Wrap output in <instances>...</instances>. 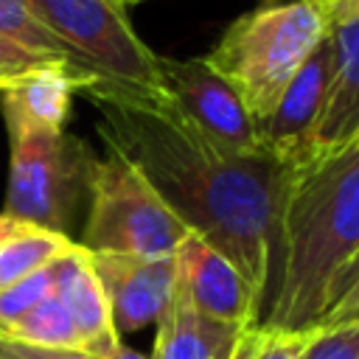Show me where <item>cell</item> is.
<instances>
[{
  "label": "cell",
  "instance_id": "obj_10",
  "mask_svg": "<svg viewBox=\"0 0 359 359\" xmlns=\"http://www.w3.org/2000/svg\"><path fill=\"white\" fill-rule=\"evenodd\" d=\"M90 264L104 289L112 328L123 334L154 325L174 292V255L168 258H135V255H93Z\"/></svg>",
  "mask_w": 359,
  "mask_h": 359
},
{
  "label": "cell",
  "instance_id": "obj_27",
  "mask_svg": "<svg viewBox=\"0 0 359 359\" xmlns=\"http://www.w3.org/2000/svg\"><path fill=\"white\" fill-rule=\"evenodd\" d=\"M17 224H20L17 219H11V216H6V213L0 210V241H3V238H6V236H8V233L17 227Z\"/></svg>",
  "mask_w": 359,
  "mask_h": 359
},
{
  "label": "cell",
  "instance_id": "obj_13",
  "mask_svg": "<svg viewBox=\"0 0 359 359\" xmlns=\"http://www.w3.org/2000/svg\"><path fill=\"white\" fill-rule=\"evenodd\" d=\"M53 294L67 309L81 351L101 359L121 342V337L112 328L104 289L90 264V252L79 244H73L65 255L53 261Z\"/></svg>",
  "mask_w": 359,
  "mask_h": 359
},
{
  "label": "cell",
  "instance_id": "obj_2",
  "mask_svg": "<svg viewBox=\"0 0 359 359\" xmlns=\"http://www.w3.org/2000/svg\"><path fill=\"white\" fill-rule=\"evenodd\" d=\"M359 250V143L292 177L280 216V275L261 325L317 328Z\"/></svg>",
  "mask_w": 359,
  "mask_h": 359
},
{
  "label": "cell",
  "instance_id": "obj_5",
  "mask_svg": "<svg viewBox=\"0 0 359 359\" xmlns=\"http://www.w3.org/2000/svg\"><path fill=\"white\" fill-rule=\"evenodd\" d=\"M191 236L151 182L123 154L107 149L90 180V202L76 244L93 255L168 258Z\"/></svg>",
  "mask_w": 359,
  "mask_h": 359
},
{
  "label": "cell",
  "instance_id": "obj_9",
  "mask_svg": "<svg viewBox=\"0 0 359 359\" xmlns=\"http://www.w3.org/2000/svg\"><path fill=\"white\" fill-rule=\"evenodd\" d=\"M174 266L177 283L199 314L236 328L261 325V306L244 275L205 238L185 236L174 252Z\"/></svg>",
  "mask_w": 359,
  "mask_h": 359
},
{
  "label": "cell",
  "instance_id": "obj_7",
  "mask_svg": "<svg viewBox=\"0 0 359 359\" xmlns=\"http://www.w3.org/2000/svg\"><path fill=\"white\" fill-rule=\"evenodd\" d=\"M160 73L174 109L208 140L233 154H264L258 123L233 87L202 56H160Z\"/></svg>",
  "mask_w": 359,
  "mask_h": 359
},
{
  "label": "cell",
  "instance_id": "obj_17",
  "mask_svg": "<svg viewBox=\"0 0 359 359\" xmlns=\"http://www.w3.org/2000/svg\"><path fill=\"white\" fill-rule=\"evenodd\" d=\"M0 34L8 36L11 42L28 48L31 53H39L42 59L50 62H65L73 67V62L67 59L65 48L42 28V22L34 17L31 3L28 0H0ZM76 70V67H73ZM87 81V79H84ZM87 90V87H84ZM81 90V93H84Z\"/></svg>",
  "mask_w": 359,
  "mask_h": 359
},
{
  "label": "cell",
  "instance_id": "obj_4",
  "mask_svg": "<svg viewBox=\"0 0 359 359\" xmlns=\"http://www.w3.org/2000/svg\"><path fill=\"white\" fill-rule=\"evenodd\" d=\"M325 34L328 17L320 3L261 6L236 17L202 59L261 123Z\"/></svg>",
  "mask_w": 359,
  "mask_h": 359
},
{
  "label": "cell",
  "instance_id": "obj_8",
  "mask_svg": "<svg viewBox=\"0 0 359 359\" xmlns=\"http://www.w3.org/2000/svg\"><path fill=\"white\" fill-rule=\"evenodd\" d=\"M331 67L334 53L331 36L325 34V39L314 48V53L286 84L272 112L258 123L264 154L289 168L292 177L314 165V135L325 109Z\"/></svg>",
  "mask_w": 359,
  "mask_h": 359
},
{
  "label": "cell",
  "instance_id": "obj_12",
  "mask_svg": "<svg viewBox=\"0 0 359 359\" xmlns=\"http://www.w3.org/2000/svg\"><path fill=\"white\" fill-rule=\"evenodd\" d=\"M328 36L334 67L314 135V163L348 149L359 132V17L328 25Z\"/></svg>",
  "mask_w": 359,
  "mask_h": 359
},
{
  "label": "cell",
  "instance_id": "obj_32",
  "mask_svg": "<svg viewBox=\"0 0 359 359\" xmlns=\"http://www.w3.org/2000/svg\"><path fill=\"white\" fill-rule=\"evenodd\" d=\"M353 143H359V132H356V137H353ZM353 143H351V146H353Z\"/></svg>",
  "mask_w": 359,
  "mask_h": 359
},
{
  "label": "cell",
  "instance_id": "obj_29",
  "mask_svg": "<svg viewBox=\"0 0 359 359\" xmlns=\"http://www.w3.org/2000/svg\"><path fill=\"white\" fill-rule=\"evenodd\" d=\"M115 3H121V6H126V8H129V6H132V3H137V0H115Z\"/></svg>",
  "mask_w": 359,
  "mask_h": 359
},
{
  "label": "cell",
  "instance_id": "obj_26",
  "mask_svg": "<svg viewBox=\"0 0 359 359\" xmlns=\"http://www.w3.org/2000/svg\"><path fill=\"white\" fill-rule=\"evenodd\" d=\"M252 331H255V325L244 331L241 345H238V351H236V359H250V356H252Z\"/></svg>",
  "mask_w": 359,
  "mask_h": 359
},
{
  "label": "cell",
  "instance_id": "obj_33",
  "mask_svg": "<svg viewBox=\"0 0 359 359\" xmlns=\"http://www.w3.org/2000/svg\"><path fill=\"white\" fill-rule=\"evenodd\" d=\"M137 3H140V0H137Z\"/></svg>",
  "mask_w": 359,
  "mask_h": 359
},
{
  "label": "cell",
  "instance_id": "obj_18",
  "mask_svg": "<svg viewBox=\"0 0 359 359\" xmlns=\"http://www.w3.org/2000/svg\"><path fill=\"white\" fill-rule=\"evenodd\" d=\"M48 294H53V264L22 278L20 283L8 286L0 292V339L8 334V328L25 314L31 311L39 300H45Z\"/></svg>",
  "mask_w": 359,
  "mask_h": 359
},
{
  "label": "cell",
  "instance_id": "obj_6",
  "mask_svg": "<svg viewBox=\"0 0 359 359\" xmlns=\"http://www.w3.org/2000/svg\"><path fill=\"white\" fill-rule=\"evenodd\" d=\"M95 163L98 154L67 132L8 135L3 213L22 224L56 230L73 238L79 213H87Z\"/></svg>",
  "mask_w": 359,
  "mask_h": 359
},
{
  "label": "cell",
  "instance_id": "obj_14",
  "mask_svg": "<svg viewBox=\"0 0 359 359\" xmlns=\"http://www.w3.org/2000/svg\"><path fill=\"white\" fill-rule=\"evenodd\" d=\"M151 359H236L247 328L216 323L199 314L174 278L168 306L157 317Z\"/></svg>",
  "mask_w": 359,
  "mask_h": 359
},
{
  "label": "cell",
  "instance_id": "obj_21",
  "mask_svg": "<svg viewBox=\"0 0 359 359\" xmlns=\"http://www.w3.org/2000/svg\"><path fill=\"white\" fill-rule=\"evenodd\" d=\"M39 62H50V59H42L39 53H31L28 48L11 42L8 36L0 34V73L3 76H14V73H22Z\"/></svg>",
  "mask_w": 359,
  "mask_h": 359
},
{
  "label": "cell",
  "instance_id": "obj_22",
  "mask_svg": "<svg viewBox=\"0 0 359 359\" xmlns=\"http://www.w3.org/2000/svg\"><path fill=\"white\" fill-rule=\"evenodd\" d=\"M345 320H359V283H353L323 317L320 325H331V323H345Z\"/></svg>",
  "mask_w": 359,
  "mask_h": 359
},
{
  "label": "cell",
  "instance_id": "obj_19",
  "mask_svg": "<svg viewBox=\"0 0 359 359\" xmlns=\"http://www.w3.org/2000/svg\"><path fill=\"white\" fill-rule=\"evenodd\" d=\"M303 359H359V320L317 325Z\"/></svg>",
  "mask_w": 359,
  "mask_h": 359
},
{
  "label": "cell",
  "instance_id": "obj_31",
  "mask_svg": "<svg viewBox=\"0 0 359 359\" xmlns=\"http://www.w3.org/2000/svg\"><path fill=\"white\" fill-rule=\"evenodd\" d=\"M6 81H8V76H3V73H0V90H3V84H6Z\"/></svg>",
  "mask_w": 359,
  "mask_h": 359
},
{
  "label": "cell",
  "instance_id": "obj_24",
  "mask_svg": "<svg viewBox=\"0 0 359 359\" xmlns=\"http://www.w3.org/2000/svg\"><path fill=\"white\" fill-rule=\"evenodd\" d=\"M320 6H323V11H325V17H328V25L359 17V0H325V3H320Z\"/></svg>",
  "mask_w": 359,
  "mask_h": 359
},
{
  "label": "cell",
  "instance_id": "obj_25",
  "mask_svg": "<svg viewBox=\"0 0 359 359\" xmlns=\"http://www.w3.org/2000/svg\"><path fill=\"white\" fill-rule=\"evenodd\" d=\"M101 359H151V356H146V353H137L135 348H129L123 339L109 351V353H104Z\"/></svg>",
  "mask_w": 359,
  "mask_h": 359
},
{
  "label": "cell",
  "instance_id": "obj_20",
  "mask_svg": "<svg viewBox=\"0 0 359 359\" xmlns=\"http://www.w3.org/2000/svg\"><path fill=\"white\" fill-rule=\"evenodd\" d=\"M311 331L314 328L286 331V328L255 325V331H252V356L250 359H303Z\"/></svg>",
  "mask_w": 359,
  "mask_h": 359
},
{
  "label": "cell",
  "instance_id": "obj_16",
  "mask_svg": "<svg viewBox=\"0 0 359 359\" xmlns=\"http://www.w3.org/2000/svg\"><path fill=\"white\" fill-rule=\"evenodd\" d=\"M3 342L31 348H79V334L62 300L56 294H48L8 328Z\"/></svg>",
  "mask_w": 359,
  "mask_h": 359
},
{
  "label": "cell",
  "instance_id": "obj_28",
  "mask_svg": "<svg viewBox=\"0 0 359 359\" xmlns=\"http://www.w3.org/2000/svg\"><path fill=\"white\" fill-rule=\"evenodd\" d=\"M0 359H22V356H20L8 342H0Z\"/></svg>",
  "mask_w": 359,
  "mask_h": 359
},
{
  "label": "cell",
  "instance_id": "obj_15",
  "mask_svg": "<svg viewBox=\"0 0 359 359\" xmlns=\"http://www.w3.org/2000/svg\"><path fill=\"white\" fill-rule=\"evenodd\" d=\"M73 244L76 241L70 236H65V233L20 222L0 241V292L14 286V283H20L22 278L50 266Z\"/></svg>",
  "mask_w": 359,
  "mask_h": 359
},
{
  "label": "cell",
  "instance_id": "obj_11",
  "mask_svg": "<svg viewBox=\"0 0 359 359\" xmlns=\"http://www.w3.org/2000/svg\"><path fill=\"white\" fill-rule=\"evenodd\" d=\"M84 87V76L65 62H39L8 76L0 90L6 132H65L73 95Z\"/></svg>",
  "mask_w": 359,
  "mask_h": 359
},
{
  "label": "cell",
  "instance_id": "obj_1",
  "mask_svg": "<svg viewBox=\"0 0 359 359\" xmlns=\"http://www.w3.org/2000/svg\"><path fill=\"white\" fill-rule=\"evenodd\" d=\"M107 149L140 168L174 216L244 275L261 320L280 275V216L292 171L269 154H233L194 129L174 104L87 95Z\"/></svg>",
  "mask_w": 359,
  "mask_h": 359
},
{
  "label": "cell",
  "instance_id": "obj_30",
  "mask_svg": "<svg viewBox=\"0 0 359 359\" xmlns=\"http://www.w3.org/2000/svg\"><path fill=\"white\" fill-rule=\"evenodd\" d=\"M292 3H325V0H292Z\"/></svg>",
  "mask_w": 359,
  "mask_h": 359
},
{
  "label": "cell",
  "instance_id": "obj_3",
  "mask_svg": "<svg viewBox=\"0 0 359 359\" xmlns=\"http://www.w3.org/2000/svg\"><path fill=\"white\" fill-rule=\"evenodd\" d=\"M42 28L65 48L73 67L87 79V95H115L135 104L168 107L160 53H154L126 6L115 0H28Z\"/></svg>",
  "mask_w": 359,
  "mask_h": 359
},
{
  "label": "cell",
  "instance_id": "obj_23",
  "mask_svg": "<svg viewBox=\"0 0 359 359\" xmlns=\"http://www.w3.org/2000/svg\"><path fill=\"white\" fill-rule=\"evenodd\" d=\"M3 342V339H0ZM22 359H98L81 348H31V345H14L8 342Z\"/></svg>",
  "mask_w": 359,
  "mask_h": 359
}]
</instances>
